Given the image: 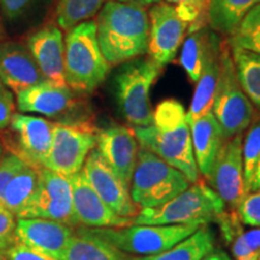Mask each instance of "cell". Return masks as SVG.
Wrapping results in <instances>:
<instances>
[{"label":"cell","instance_id":"cell-5","mask_svg":"<svg viewBox=\"0 0 260 260\" xmlns=\"http://www.w3.org/2000/svg\"><path fill=\"white\" fill-rule=\"evenodd\" d=\"M130 198L139 210L153 209L174 199L190 186L180 170L148 149L140 147L133 174Z\"/></svg>","mask_w":260,"mask_h":260},{"label":"cell","instance_id":"cell-11","mask_svg":"<svg viewBox=\"0 0 260 260\" xmlns=\"http://www.w3.org/2000/svg\"><path fill=\"white\" fill-rule=\"evenodd\" d=\"M242 140V134L228 140L206 178L225 206L235 210L247 195L243 178Z\"/></svg>","mask_w":260,"mask_h":260},{"label":"cell","instance_id":"cell-1","mask_svg":"<svg viewBox=\"0 0 260 260\" xmlns=\"http://www.w3.org/2000/svg\"><path fill=\"white\" fill-rule=\"evenodd\" d=\"M133 132L141 147L180 170L190 183L199 182L187 112L178 100H162L153 111L152 124L134 126Z\"/></svg>","mask_w":260,"mask_h":260},{"label":"cell","instance_id":"cell-6","mask_svg":"<svg viewBox=\"0 0 260 260\" xmlns=\"http://www.w3.org/2000/svg\"><path fill=\"white\" fill-rule=\"evenodd\" d=\"M160 65L151 58H135L122 64L115 76L116 99L124 119L134 126L153 122L151 105L152 86L161 73Z\"/></svg>","mask_w":260,"mask_h":260},{"label":"cell","instance_id":"cell-8","mask_svg":"<svg viewBox=\"0 0 260 260\" xmlns=\"http://www.w3.org/2000/svg\"><path fill=\"white\" fill-rule=\"evenodd\" d=\"M211 111L228 140L242 134L254 117L252 103L237 80L229 45L220 48L219 76Z\"/></svg>","mask_w":260,"mask_h":260},{"label":"cell","instance_id":"cell-7","mask_svg":"<svg viewBox=\"0 0 260 260\" xmlns=\"http://www.w3.org/2000/svg\"><path fill=\"white\" fill-rule=\"evenodd\" d=\"M201 224L144 225L130 224L122 228H90V233L116 249L132 256H148L171 248L197 232Z\"/></svg>","mask_w":260,"mask_h":260},{"label":"cell","instance_id":"cell-28","mask_svg":"<svg viewBox=\"0 0 260 260\" xmlns=\"http://www.w3.org/2000/svg\"><path fill=\"white\" fill-rule=\"evenodd\" d=\"M109 0H58L56 16L61 29L70 30L82 22L89 21Z\"/></svg>","mask_w":260,"mask_h":260},{"label":"cell","instance_id":"cell-16","mask_svg":"<svg viewBox=\"0 0 260 260\" xmlns=\"http://www.w3.org/2000/svg\"><path fill=\"white\" fill-rule=\"evenodd\" d=\"M10 125L17 138L19 157L32 167L42 168L51 148L53 124L41 117L14 113Z\"/></svg>","mask_w":260,"mask_h":260},{"label":"cell","instance_id":"cell-32","mask_svg":"<svg viewBox=\"0 0 260 260\" xmlns=\"http://www.w3.org/2000/svg\"><path fill=\"white\" fill-rule=\"evenodd\" d=\"M171 5H176V11L180 17L187 24L193 25L203 21L206 9L201 4L200 0H165Z\"/></svg>","mask_w":260,"mask_h":260},{"label":"cell","instance_id":"cell-37","mask_svg":"<svg viewBox=\"0 0 260 260\" xmlns=\"http://www.w3.org/2000/svg\"><path fill=\"white\" fill-rule=\"evenodd\" d=\"M14 116V98L0 96V129L10 125Z\"/></svg>","mask_w":260,"mask_h":260},{"label":"cell","instance_id":"cell-43","mask_svg":"<svg viewBox=\"0 0 260 260\" xmlns=\"http://www.w3.org/2000/svg\"><path fill=\"white\" fill-rule=\"evenodd\" d=\"M0 96H12V94L0 81Z\"/></svg>","mask_w":260,"mask_h":260},{"label":"cell","instance_id":"cell-39","mask_svg":"<svg viewBox=\"0 0 260 260\" xmlns=\"http://www.w3.org/2000/svg\"><path fill=\"white\" fill-rule=\"evenodd\" d=\"M247 247L252 253H260V225L253 226V229L242 233Z\"/></svg>","mask_w":260,"mask_h":260},{"label":"cell","instance_id":"cell-21","mask_svg":"<svg viewBox=\"0 0 260 260\" xmlns=\"http://www.w3.org/2000/svg\"><path fill=\"white\" fill-rule=\"evenodd\" d=\"M220 48H222V42L219 38L213 31H211L206 59L199 80L197 81V88L194 90L189 110L187 111L188 123L194 122L195 119L206 115L212 110L213 98L219 76Z\"/></svg>","mask_w":260,"mask_h":260},{"label":"cell","instance_id":"cell-2","mask_svg":"<svg viewBox=\"0 0 260 260\" xmlns=\"http://www.w3.org/2000/svg\"><path fill=\"white\" fill-rule=\"evenodd\" d=\"M96 38L110 65L145 56L148 52L149 18L145 8L109 0L98 12Z\"/></svg>","mask_w":260,"mask_h":260},{"label":"cell","instance_id":"cell-27","mask_svg":"<svg viewBox=\"0 0 260 260\" xmlns=\"http://www.w3.org/2000/svg\"><path fill=\"white\" fill-rule=\"evenodd\" d=\"M210 35L211 30L205 25L199 29H191L182 45L180 64L187 73L189 80L194 83L199 80L206 59Z\"/></svg>","mask_w":260,"mask_h":260},{"label":"cell","instance_id":"cell-38","mask_svg":"<svg viewBox=\"0 0 260 260\" xmlns=\"http://www.w3.org/2000/svg\"><path fill=\"white\" fill-rule=\"evenodd\" d=\"M242 233L243 232L240 233L239 235L233 240V254L235 256L236 260H243L248 258L249 255L254 254V253H252L249 251L248 247H247L245 239H243L242 236Z\"/></svg>","mask_w":260,"mask_h":260},{"label":"cell","instance_id":"cell-15","mask_svg":"<svg viewBox=\"0 0 260 260\" xmlns=\"http://www.w3.org/2000/svg\"><path fill=\"white\" fill-rule=\"evenodd\" d=\"M73 209L77 223L88 228H122L132 224V218L118 216L102 200L81 170L70 176Z\"/></svg>","mask_w":260,"mask_h":260},{"label":"cell","instance_id":"cell-49","mask_svg":"<svg viewBox=\"0 0 260 260\" xmlns=\"http://www.w3.org/2000/svg\"><path fill=\"white\" fill-rule=\"evenodd\" d=\"M259 260H260V254H259Z\"/></svg>","mask_w":260,"mask_h":260},{"label":"cell","instance_id":"cell-25","mask_svg":"<svg viewBox=\"0 0 260 260\" xmlns=\"http://www.w3.org/2000/svg\"><path fill=\"white\" fill-rule=\"evenodd\" d=\"M240 86L249 102L260 109V54L230 47Z\"/></svg>","mask_w":260,"mask_h":260},{"label":"cell","instance_id":"cell-10","mask_svg":"<svg viewBox=\"0 0 260 260\" xmlns=\"http://www.w3.org/2000/svg\"><path fill=\"white\" fill-rule=\"evenodd\" d=\"M148 18L149 58L164 67L174 60L188 24L178 16L174 5L162 2L151 6Z\"/></svg>","mask_w":260,"mask_h":260},{"label":"cell","instance_id":"cell-20","mask_svg":"<svg viewBox=\"0 0 260 260\" xmlns=\"http://www.w3.org/2000/svg\"><path fill=\"white\" fill-rule=\"evenodd\" d=\"M189 128L198 170L207 178L228 139L212 111L189 123Z\"/></svg>","mask_w":260,"mask_h":260},{"label":"cell","instance_id":"cell-22","mask_svg":"<svg viewBox=\"0 0 260 260\" xmlns=\"http://www.w3.org/2000/svg\"><path fill=\"white\" fill-rule=\"evenodd\" d=\"M214 251V234L207 224L159 254L148 256L126 255L125 260H203Z\"/></svg>","mask_w":260,"mask_h":260},{"label":"cell","instance_id":"cell-41","mask_svg":"<svg viewBox=\"0 0 260 260\" xmlns=\"http://www.w3.org/2000/svg\"><path fill=\"white\" fill-rule=\"evenodd\" d=\"M117 2L129 3V4H135L141 6V8H146V6H152L157 4L160 0H117Z\"/></svg>","mask_w":260,"mask_h":260},{"label":"cell","instance_id":"cell-14","mask_svg":"<svg viewBox=\"0 0 260 260\" xmlns=\"http://www.w3.org/2000/svg\"><path fill=\"white\" fill-rule=\"evenodd\" d=\"M96 149L126 187L132 183L139 145L134 132L126 126H110L96 133Z\"/></svg>","mask_w":260,"mask_h":260},{"label":"cell","instance_id":"cell-42","mask_svg":"<svg viewBox=\"0 0 260 260\" xmlns=\"http://www.w3.org/2000/svg\"><path fill=\"white\" fill-rule=\"evenodd\" d=\"M203 260H232L230 256L225 252L222 251H213L209 255H206Z\"/></svg>","mask_w":260,"mask_h":260},{"label":"cell","instance_id":"cell-13","mask_svg":"<svg viewBox=\"0 0 260 260\" xmlns=\"http://www.w3.org/2000/svg\"><path fill=\"white\" fill-rule=\"evenodd\" d=\"M75 235L73 226L44 218H17L16 242L23 243L35 251L63 260Z\"/></svg>","mask_w":260,"mask_h":260},{"label":"cell","instance_id":"cell-29","mask_svg":"<svg viewBox=\"0 0 260 260\" xmlns=\"http://www.w3.org/2000/svg\"><path fill=\"white\" fill-rule=\"evenodd\" d=\"M229 46L260 54V4L247 14L232 35Z\"/></svg>","mask_w":260,"mask_h":260},{"label":"cell","instance_id":"cell-47","mask_svg":"<svg viewBox=\"0 0 260 260\" xmlns=\"http://www.w3.org/2000/svg\"><path fill=\"white\" fill-rule=\"evenodd\" d=\"M3 158V147H2V144H0V159Z\"/></svg>","mask_w":260,"mask_h":260},{"label":"cell","instance_id":"cell-46","mask_svg":"<svg viewBox=\"0 0 260 260\" xmlns=\"http://www.w3.org/2000/svg\"><path fill=\"white\" fill-rule=\"evenodd\" d=\"M0 260H8V259H6V256L3 254L2 252H0Z\"/></svg>","mask_w":260,"mask_h":260},{"label":"cell","instance_id":"cell-48","mask_svg":"<svg viewBox=\"0 0 260 260\" xmlns=\"http://www.w3.org/2000/svg\"><path fill=\"white\" fill-rule=\"evenodd\" d=\"M0 34H2V23H0Z\"/></svg>","mask_w":260,"mask_h":260},{"label":"cell","instance_id":"cell-19","mask_svg":"<svg viewBox=\"0 0 260 260\" xmlns=\"http://www.w3.org/2000/svg\"><path fill=\"white\" fill-rule=\"evenodd\" d=\"M19 111L46 117L61 115L73 105V92L67 84L44 80L16 94Z\"/></svg>","mask_w":260,"mask_h":260},{"label":"cell","instance_id":"cell-40","mask_svg":"<svg viewBox=\"0 0 260 260\" xmlns=\"http://www.w3.org/2000/svg\"><path fill=\"white\" fill-rule=\"evenodd\" d=\"M256 191H260V161L255 170L254 177H253L251 189H249V193H256Z\"/></svg>","mask_w":260,"mask_h":260},{"label":"cell","instance_id":"cell-45","mask_svg":"<svg viewBox=\"0 0 260 260\" xmlns=\"http://www.w3.org/2000/svg\"><path fill=\"white\" fill-rule=\"evenodd\" d=\"M201 2V4L204 5V8L206 9V11H207V4H209V0H200Z\"/></svg>","mask_w":260,"mask_h":260},{"label":"cell","instance_id":"cell-3","mask_svg":"<svg viewBox=\"0 0 260 260\" xmlns=\"http://www.w3.org/2000/svg\"><path fill=\"white\" fill-rule=\"evenodd\" d=\"M110 64L96 38L95 21L70 29L64 41V77L70 89L90 93L105 81Z\"/></svg>","mask_w":260,"mask_h":260},{"label":"cell","instance_id":"cell-4","mask_svg":"<svg viewBox=\"0 0 260 260\" xmlns=\"http://www.w3.org/2000/svg\"><path fill=\"white\" fill-rule=\"evenodd\" d=\"M225 212V204L218 194L204 182L189 186L174 199L153 209L140 210L132 224L174 225V224H205L217 222Z\"/></svg>","mask_w":260,"mask_h":260},{"label":"cell","instance_id":"cell-30","mask_svg":"<svg viewBox=\"0 0 260 260\" xmlns=\"http://www.w3.org/2000/svg\"><path fill=\"white\" fill-rule=\"evenodd\" d=\"M248 132L242 140L243 178L247 195L249 194L255 170L260 161V119L248 126Z\"/></svg>","mask_w":260,"mask_h":260},{"label":"cell","instance_id":"cell-31","mask_svg":"<svg viewBox=\"0 0 260 260\" xmlns=\"http://www.w3.org/2000/svg\"><path fill=\"white\" fill-rule=\"evenodd\" d=\"M237 216L242 223L251 226L260 225V191L249 193L236 209Z\"/></svg>","mask_w":260,"mask_h":260},{"label":"cell","instance_id":"cell-12","mask_svg":"<svg viewBox=\"0 0 260 260\" xmlns=\"http://www.w3.org/2000/svg\"><path fill=\"white\" fill-rule=\"evenodd\" d=\"M82 172L94 191L118 216L134 218L140 212L139 207L130 198L129 187L119 180L96 148L90 151L83 164Z\"/></svg>","mask_w":260,"mask_h":260},{"label":"cell","instance_id":"cell-26","mask_svg":"<svg viewBox=\"0 0 260 260\" xmlns=\"http://www.w3.org/2000/svg\"><path fill=\"white\" fill-rule=\"evenodd\" d=\"M39 170L40 168L32 167L27 162L6 187L0 204L15 216H17L37 190Z\"/></svg>","mask_w":260,"mask_h":260},{"label":"cell","instance_id":"cell-44","mask_svg":"<svg viewBox=\"0 0 260 260\" xmlns=\"http://www.w3.org/2000/svg\"><path fill=\"white\" fill-rule=\"evenodd\" d=\"M259 254H260V253H254V254L249 255L248 258H246L243 260H259Z\"/></svg>","mask_w":260,"mask_h":260},{"label":"cell","instance_id":"cell-24","mask_svg":"<svg viewBox=\"0 0 260 260\" xmlns=\"http://www.w3.org/2000/svg\"><path fill=\"white\" fill-rule=\"evenodd\" d=\"M122 253L88 229L75 233L63 260H125Z\"/></svg>","mask_w":260,"mask_h":260},{"label":"cell","instance_id":"cell-9","mask_svg":"<svg viewBox=\"0 0 260 260\" xmlns=\"http://www.w3.org/2000/svg\"><path fill=\"white\" fill-rule=\"evenodd\" d=\"M96 146V133L86 124H53L50 152L42 168L73 176L82 170L90 151Z\"/></svg>","mask_w":260,"mask_h":260},{"label":"cell","instance_id":"cell-35","mask_svg":"<svg viewBox=\"0 0 260 260\" xmlns=\"http://www.w3.org/2000/svg\"><path fill=\"white\" fill-rule=\"evenodd\" d=\"M2 253L8 260H58L19 242H15Z\"/></svg>","mask_w":260,"mask_h":260},{"label":"cell","instance_id":"cell-18","mask_svg":"<svg viewBox=\"0 0 260 260\" xmlns=\"http://www.w3.org/2000/svg\"><path fill=\"white\" fill-rule=\"evenodd\" d=\"M27 48L45 80L67 84L64 77V39L54 25L35 31L28 39Z\"/></svg>","mask_w":260,"mask_h":260},{"label":"cell","instance_id":"cell-33","mask_svg":"<svg viewBox=\"0 0 260 260\" xmlns=\"http://www.w3.org/2000/svg\"><path fill=\"white\" fill-rule=\"evenodd\" d=\"M27 164L19 155L9 153L0 159V203H2L3 195L10 183L19 171Z\"/></svg>","mask_w":260,"mask_h":260},{"label":"cell","instance_id":"cell-17","mask_svg":"<svg viewBox=\"0 0 260 260\" xmlns=\"http://www.w3.org/2000/svg\"><path fill=\"white\" fill-rule=\"evenodd\" d=\"M44 80L27 47L0 42V81L6 88L17 94Z\"/></svg>","mask_w":260,"mask_h":260},{"label":"cell","instance_id":"cell-23","mask_svg":"<svg viewBox=\"0 0 260 260\" xmlns=\"http://www.w3.org/2000/svg\"><path fill=\"white\" fill-rule=\"evenodd\" d=\"M260 0H209L207 19L213 30L232 35L243 17Z\"/></svg>","mask_w":260,"mask_h":260},{"label":"cell","instance_id":"cell-36","mask_svg":"<svg viewBox=\"0 0 260 260\" xmlns=\"http://www.w3.org/2000/svg\"><path fill=\"white\" fill-rule=\"evenodd\" d=\"M32 2L34 0H0V8L9 19H15L27 12Z\"/></svg>","mask_w":260,"mask_h":260},{"label":"cell","instance_id":"cell-34","mask_svg":"<svg viewBox=\"0 0 260 260\" xmlns=\"http://www.w3.org/2000/svg\"><path fill=\"white\" fill-rule=\"evenodd\" d=\"M16 216L0 204V252L16 242Z\"/></svg>","mask_w":260,"mask_h":260}]
</instances>
